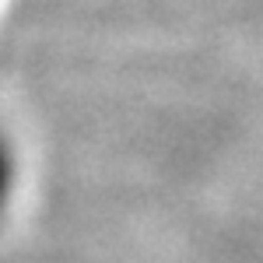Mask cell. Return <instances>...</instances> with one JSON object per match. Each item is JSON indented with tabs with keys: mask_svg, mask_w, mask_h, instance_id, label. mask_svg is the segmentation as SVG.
Wrapping results in <instances>:
<instances>
[{
	"mask_svg": "<svg viewBox=\"0 0 263 263\" xmlns=\"http://www.w3.org/2000/svg\"><path fill=\"white\" fill-rule=\"evenodd\" d=\"M11 186H14V158H11V147L0 137V211L11 200Z\"/></svg>",
	"mask_w": 263,
	"mask_h": 263,
	"instance_id": "1",
	"label": "cell"
}]
</instances>
